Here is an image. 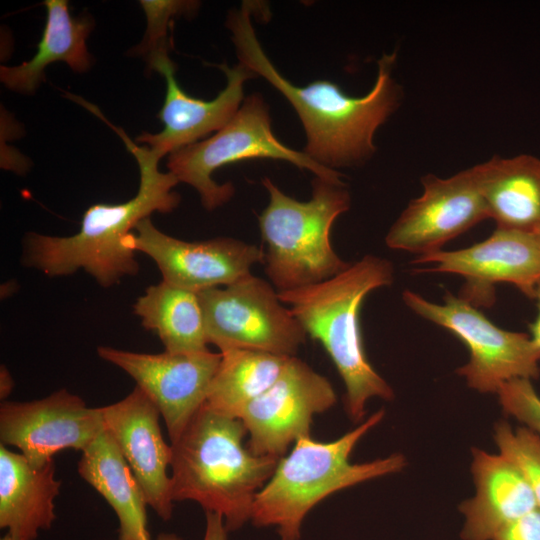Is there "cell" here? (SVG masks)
Here are the masks:
<instances>
[{"label": "cell", "instance_id": "obj_1", "mask_svg": "<svg viewBox=\"0 0 540 540\" xmlns=\"http://www.w3.org/2000/svg\"><path fill=\"white\" fill-rule=\"evenodd\" d=\"M255 6L253 1H243L227 16L239 63L264 78L292 105L306 134L303 152L312 160L333 170L365 163L376 151V131L402 99L393 76L397 53H384L378 60L376 80L364 96L347 95L328 80L300 87L280 74L263 50L253 27Z\"/></svg>", "mask_w": 540, "mask_h": 540}, {"label": "cell", "instance_id": "obj_2", "mask_svg": "<svg viewBox=\"0 0 540 540\" xmlns=\"http://www.w3.org/2000/svg\"><path fill=\"white\" fill-rule=\"evenodd\" d=\"M123 140L139 167L137 194L116 204H93L84 212L79 230L70 236L29 232L23 240L22 263L48 277L71 275L82 269L101 287L118 284L138 274L140 266L125 241L136 226L153 212L170 213L181 197L179 183L159 169L160 157L148 146H138L123 130L109 124Z\"/></svg>", "mask_w": 540, "mask_h": 540}, {"label": "cell", "instance_id": "obj_3", "mask_svg": "<svg viewBox=\"0 0 540 540\" xmlns=\"http://www.w3.org/2000/svg\"><path fill=\"white\" fill-rule=\"evenodd\" d=\"M393 281V264L368 254L327 280L278 292L306 334L322 344L334 363L346 388V411L355 422L363 419L371 398L394 397L391 386L367 358L360 328L366 296Z\"/></svg>", "mask_w": 540, "mask_h": 540}, {"label": "cell", "instance_id": "obj_4", "mask_svg": "<svg viewBox=\"0 0 540 540\" xmlns=\"http://www.w3.org/2000/svg\"><path fill=\"white\" fill-rule=\"evenodd\" d=\"M246 434L240 419L205 403L171 443L173 501H195L205 512L219 514L227 531L251 520L255 496L279 459L252 453L243 445Z\"/></svg>", "mask_w": 540, "mask_h": 540}, {"label": "cell", "instance_id": "obj_5", "mask_svg": "<svg viewBox=\"0 0 540 540\" xmlns=\"http://www.w3.org/2000/svg\"><path fill=\"white\" fill-rule=\"evenodd\" d=\"M378 410L355 429L336 440L321 442L299 438L288 455L281 457L256 494L251 521L258 527H276L281 540H300L304 518L329 495L356 484L401 471L402 454L370 462L352 463L350 456L361 438L384 417Z\"/></svg>", "mask_w": 540, "mask_h": 540}, {"label": "cell", "instance_id": "obj_6", "mask_svg": "<svg viewBox=\"0 0 540 540\" xmlns=\"http://www.w3.org/2000/svg\"><path fill=\"white\" fill-rule=\"evenodd\" d=\"M262 184L269 197L258 216L265 244L263 265L278 292L322 282L350 265L337 255L330 241L335 220L351 205L343 181L315 177L308 201L287 195L268 177Z\"/></svg>", "mask_w": 540, "mask_h": 540}, {"label": "cell", "instance_id": "obj_7", "mask_svg": "<svg viewBox=\"0 0 540 540\" xmlns=\"http://www.w3.org/2000/svg\"><path fill=\"white\" fill-rule=\"evenodd\" d=\"M248 159L287 161L311 171L315 177L343 181L338 171L318 164L303 151L291 149L274 135L269 107L259 93L245 97L236 114L210 138L169 154L167 168L178 182L193 187L203 207L212 211L227 203L235 193L231 182L218 184L213 173Z\"/></svg>", "mask_w": 540, "mask_h": 540}, {"label": "cell", "instance_id": "obj_8", "mask_svg": "<svg viewBox=\"0 0 540 540\" xmlns=\"http://www.w3.org/2000/svg\"><path fill=\"white\" fill-rule=\"evenodd\" d=\"M402 298L416 315L445 328L465 344L469 360L457 373L470 388L497 394L510 380L540 376V348L529 334L498 327L476 306L448 291L442 304L408 289Z\"/></svg>", "mask_w": 540, "mask_h": 540}, {"label": "cell", "instance_id": "obj_9", "mask_svg": "<svg viewBox=\"0 0 540 540\" xmlns=\"http://www.w3.org/2000/svg\"><path fill=\"white\" fill-rule=\"evenodd\" d=\"M209 344L220 352L246 349L295 356L307 334L278 291L249 274L224 287L198 292Z\"/></svg>", "mask_w": 540, "mask_h": 540}, {"label": "cell", "instance_id": "obj_10", "mask_svg": "<svg viewBox=\"0 0 540 540\" xmlns=\"http://www.w3.org/2000/svg\"><path fill=\"white\" fill-rule=\"evenodd\" d=\"M330 381L292 356L276 381L243 411L248 448L259 456L280 459L299 438L311 436L315 414L335 405Z\"/></svg>", "mask_w": 540, "mask_h": 540}, {"label": "cell", "instance_id": "obj_11", "mask_svg": "<svg viewBox=\"0 0 540 540\" xmlns=\"http://www.w3.org/2000/svg\"><path fill=\"white\" fill-rule=\"evenodd\" d=\"M412 264H430L417 272L455 274L465 279L459 297L472 305L489 306L495 285L508 283L534 298L540 284V239L536 233L496 228L470 247L418 256Z\"/></svg>", "mask_w": 540, "mask_h": 540}, {"label": "cell", "instance_id": "obj_12", "mask_svg": "<svg viewBox=\"0 0 540 540\" xmlns=\"http://www.w3.org/2000/svg\"><path fill=\"white\" fill-rule=\"evenodd\" d=\"M422 193L409 202L385 237L387 247L418 256L443 245L488 218L478 164L450 177L421 180Z\"/></svg>", "mask_w": 540, "mask_h": 540}, {"label": "cell", "instance_id": "obj_13", "mask_svg": "<svg viewBox=\"0 0 540 540\" xmlns=\"http://www.w3.org/2000/svg\"><path fill=\"white\" fill-rule=\"evenodd\" d=\"M99 357L125 371L155 403L171 443L176 441L206 403L222 354L201 352L139 353L109 346Z\"/></svg>", "mask_w": 540, "mask_h": 540}, {"label": "cell", "instance_id": "obj_14", "mask_svg": "<svg viewBox=\"0 0 540 540\" xmlns=\"http://www.w3.org/2000/svg\"><path fill=\"white\" fill-rule=\"evenodd\" d=\"M126 246L149 256L162 280L191 291L228 286L263 264V248L231 237L184 241L160 231L150 217L130 234Z\"/></svg>", "mask_w": 540, "mask_h": 540}, {"label": "cell", "instance_id": "obj_15", "mask_svg": "<svg viewBox=\"0 0 540 540\" xmlns=\"http://www.w3.org/2000/svg\"><path fill=\"white\" fill-rule=\"evenodd\" d=\"M105 430L101 408L88 407L79 396L60 389L28 402L0 407V440L17 447L36 467L65 449H86Z\"/></svg>", "mask_w": 540, "mask_h": 540}, {"label": "cell", "instance_id": "obj_16", "mask_svg": "<svg viewBox=\"0 0 540 540\" xmlns=\"http://www.w3.org/2000/svg\"><path fill=\"white\" fill-rule=\"evenodd\" d=\"M146 59L149 69L162 75L166 82L164 103L157 115L163 129L158 133L143 132L136 140L160 158L220 130L245 99V82L256 77L241 63L233 67L226 63L218 65L226 76V86L214 99L202 100L188 95L179 86L175 77L177 66L168 55V46L153 51Z\"/></svg>", "mask_w": 540, "mask_h": 540}, {"label": "cell", "instance_id": "obj_17", "mask_svg": "<svg viewBox=\"0 0 540 540\" xmlns=\"http://www.w3.org/2000/svg\"><path fill=\"white\" fill-rule=\"evenodd\" d=\"M104 427L113 437L139 482L148 506L164 521L173 513L171 445L164 441L160 411L138 386L122 400L100 407Z\"/></svg>", "mask_w": 540, "mask_h": 540}, {"label": "cell", "instance_id": "obj_18", "mask_svg": "<svg viewBox=\"0 0 540 540\" xmlns=\"http://www.w3.org/2000/svg\"><path fill=\"white\" fill-rule=\"evenodd\" d=\"M471 471L475 495L462 502L463 540H493L508 524L537 508L520 469L502 454L474 448Z\"/></svg>", "mask_w": 540, "mask_h": 540}, {"label": "cell", "instance_id": "obj_19", "mask_svg": "<svg viewBox=\"0 0 540 540\" xmlns=\"http://www.w3.org/2000/svg\"><path fill=\"white\" fill-rule=\"evenodd\" d=\"M61 482L54 461L33 466L21 453L0 446V527L13 540H35L55 518Z\"/></svg>", "mask_w": 540, "mask_h": 540}, {"label": "cell", "instance_id": "obj_20", "mask_svg": "<svg viewBox=\"0 0 540 540\" xmlns=\"http://www.w3.org/2000/svg\"><path fill=\"white\" fill-rule=\"evenodd\" d=\"M478 168L488 218L496 228L540 231V158L493 156Z\"/></svg>", "mask_w": 540, "mask_h": 540}, {"label": "cell", "instance_id": "obj_21", "mask_svg": "<svg viewBox=\"0 0 540 540\" xmlns=\"http://www.w3.org/2000/svg\"><path fill=\"white\" fill-rule=\"evenodd\" d=\"M45 28L35 55L17 66H1V82L10 90L32 94L44 80V71L55 62H65L73 71L84 72L92 56L86 40L93 29L88 15L73 17L66 0H46Z\"/></svg>", "mask_w": 540, "mask_h": 540}, {"label": "cell", "instance_id": "obj_22", "mask_svg": "<svg viewBox=\"0 0 540 540\" xmlns=\"http://www.w3.org/2000/svg\"><path fill=\"white\" fill-rule=\"evenodd\" d=\"M77 468L117 515L119 540H150L144 493L109 432L104 430L82 451Z\"/></svg>", "mask_w": 540, "mask_h": 540}, {"label": "cell", "instance_id": "obj_23", "mask_svg": "<svg viewBox=\"0 0 540 540\" xmlns=\"http://www.w3.org/2000/svg\"><path fill=\"white\" fill-rule=\"evenodd\" d=\"M142 326L154 332L171 353L209 350L205 316L198 292L165 281L150 285L133 304Z\"/></svg>", "mask_w": 540, "mask_h": 540}, {"label": "cell", "instance_id": "obj_24", "mask_svg": "<svg viewBox=\"0 0 540 540\" xmlns=\"http://www.w3.org/2000/svg\"><path fill=\"white\" fill-rule=\"evenodd\" d=\"M222 354L206 404L218 413L240 419L245 408L279 377L290 357L231 349Z\"/></svg>", "mask_w": 540, "mask_h": 540}, {"label": "cell", "instance_id": "obj_25", "mask_svg": "<svg viewBox=\"0 0 540 540\" xmlns=\"http://www.w3.org/2000/svg\"><path fill=\"white\" fill-rule=\"evenodd\" d=\"M494 441L500 454L513 462L529 483L540 508V436L525 426L495 425Z\"/></svg>", "mask_w": 540, "mask_h": 540}, {"label": "cell", "instance_id": "obj_26", "mask_svg": "<svg viewBox=\"0 0 540 540\" xmlns=\"http://www.w3.org/2000/svg\"><path fill=\"white\" fill-rule=\"evenodd\" d=\"M146 19L147 28L142 42L133 49L132 54L147 57L153 51L168 46L167 30L176 16L194 15L200 3L179 0H142L140 1Z\"/></svg>", "mask_w": 540, "mask_h": 540}, {"label": "cell", "instance_id": "obj_27", "mask_svg": "<svg viewBox=\"0 0 540 540\" xmlns=\"http://www.w3.org/2000/svg\"><path fill=\"white\" fill-rule=\"evenodd\" d=\"M497 395L506 415L513 417L540 436V396L532 380H510L499 388Z\"/></svg>", "mask_w": 540, "mask_h": 540}, {"label": "cell", "instance_id": "obj_28", "mask_svg": "<svg viewBox=\"0 0 540 540\" xmlns=\"http://www.w3.org/2000/svg\"><path fill=\"white\" fill-rule=\"evenodd\" d=\"M493 540H540V508L505 526Z\"/></svg>", "mask_w": 540, "mask_h": 540}, {"label": "cell", "instance_id": "obj_29", "mask_svg": "<svg viewBox=\"0 0 540 540\" xmlns=\"http://www.w3.org/2000/svg\"><path fill=\"white\" fill-rule=\"evenodd\" d=\"M224 519L216 513L206 512V525L203 540H227Z\"/></svg>", "mask_w": 540, "mask_h": 540}, {"label": "cell", "instance_id": "obj_30", "mask_svg": "<svg viewBox=\"0 0 540 540\" xmlns=\"http://www.w3.org/2000/svg\"><path fill=\"white\" fill-rule=\"evenodd\" d=\"M533 300L536 301L537 315L529 325L530 337L535 345L540 348V284L537 286Z\"/></svg>", "mask_w": 540, "mask_h": 540}, {"label": "cell", "instance_id": "obj_31", "mask_svg": "<svg viewBox=\"0 0 540 540\" xmlns=\"http://www.w3.org/2000/svg\"><path fill=\"white\" fill-rule=\"evenodd\" d=\"M14 381L8 369L5 366H1L0 371V397L5 399L12 391Z\"/></svg>", "mask_w": 540, "mask_h": 540}, {"label": "cell", "instance_id": "obj_32", "mask_svg": "<svg viewBox=\"0 0 540 540\" xmlns=\"http://www.w3.org/2000/svg\"><path fill=\"white\" fill-rule=\"evenodd\" d=\"M157 540H181V539L175 534H161L159 535Z\"/></svg>", "mask_w": 540, "mask_h": 540}, {"label": "cell", "instance_id": "obj_33", "mask_svg": "<svg viewBox=\"0 0 540 540\" xmlns=\"http://www.w3.org/2000/svg\"><path fill=\"white\" fill-rule=\"evenodd\" d=\"M536 234L538 235V237L540 239V231L536 232Z\"/></svg>", "mask_w": 540, "mask_h": 540}]
</instances>
